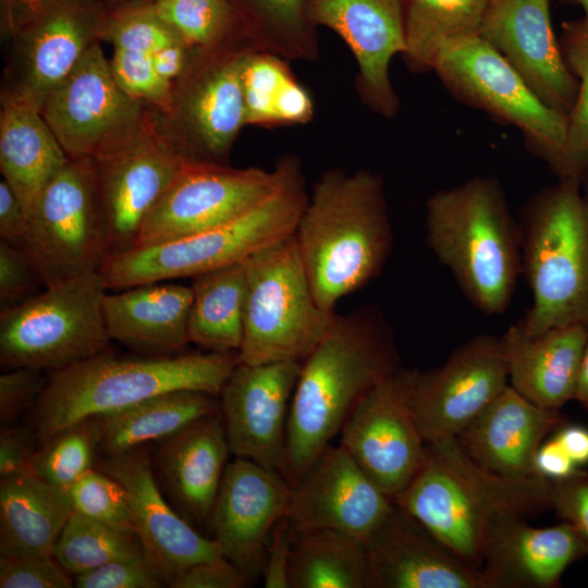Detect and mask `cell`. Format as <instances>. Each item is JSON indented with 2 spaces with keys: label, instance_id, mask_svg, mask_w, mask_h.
<instances>
[{
  "label": "cell",
  "instance_id": "62",
  "mask_svg": "<svg viewBox=\"0 0 588 588\" xmlns=\"http://www.w3.org/2000/svg\"><path fill=\"white\" fill-rule=\"evenodd\" d=\"M564 1H567L569 3H574V4H577V5L581 7V9L585 12L584 17H586L588 20V0H564Z\"/></svg>",
  "mask_w": 588,
  "mask_h": 588
},
{
  "label": "cell",
  "instance_id": "24",
  "mask_svg": "<svg viewBox=\"0 0 588 588\" xmlns=\"http://www.w3.org/2000/svg\"><path fill=\"white\" fill-rule=\"evenodd\" d=\"M306 16L346 42L358 64L365 101L377 113L392 118L400 103L389 66L406 48L404 0H307Z\"/></svg>",
  "mask_w": 588,
  "mask_h": 588
},
{
  "label": "cell",
  "instance_id": "15",
  "mask_svg": "<svg viewBox=\"0 0 588 588\" xmlns=\"http://www.w3.org/2000/svg\"><path fill=\"white\" fill-rule=\"evenodd\" d=\"M416 369L400 367L369 390L340 431V445L389 498L413 480L427 443L414 411Z\"/></svg>",
  "mask_w": 588,
  "mask_h": 588
},
{
  "label": "cell",
  "instance_id": "38",
  "mask_svg": "<svg viewBox=\"0 0 588 588\" xmlns=\"http://www.w3.org/2000/svg\"><path fill=\"white\" fill-rule=\"evenodd\" d=\"M53 556L75 577L113 561L144 556V553L135 536L72 512Z\"/></svg>",
  "mask_w": 588,
  "mask_h": 588
},
{
  "label": "cell",
  "instance_id": "44",
  "mask_svg": "<svg viewBox=\"0 0 588 588\" xmlns=\"http://www.w3.org/2000/svg\"><path fill=\"white\" fill-rule=\"evenodd\" d=\"M292 74L274 54L252 49L242 68L246 124L277 125L275 106Z\"/></svg>",
  "mask_w": 588,
  "mask_h": 588
},
{
  "label": "cell",
  "instance_id": "43",
  "mask_svg": "<svg viewBox=\"0 0 588 588\" xmlns=\"http://www.w3.org/2000/svg\"><path fill=\"white\" fill-rule=\"evenodd\" d=\"M66 492L73 512L136 537L124 489L106 473L91 468Z\"/></svg>",
  "mask_w": 588,
  "mask_h": 588
},
{
  "label": "cell",
  "instance_id": "5",
  "mask_svg": "<svg viewBox=\"0 0 588 588\" xmlns=\"http://www.w3.org/2000/svg\"><path fill=\"white\" fill-rule=\"evenodd\" d=\"M233 353L125 357L108 350L52 371L34 406L37 440L83 419L115 412L176 391L219 395L236 365Z\"/></svg>",
  "mask_w": 588,
  "mask_h": 588
},
{
  "label": "cell",
  "instance_id": "55",
  "mask_svg": "<svg viewBox=\"0 0 588 588\" xmlns=\"http://www.w3.org/2000/svg\"><path fill=\"white\" fill-rule=\"evenodd\" d=\"M534 467L536 475L550 481L564 479L578 469L553 437L540 444L535 455Z\"/></svg>",
  "mask_w": 588,
  "mask_h": 588
},
{
  "label": "cell",
  "instance_id": "41",
  "mask_svg": "<svg viewBox=\"0 0 588 588\" xmlns=\"http://www.w3.org/2000/svg\"><path fill=\"white\" fill-rule=\"evenodd\" d=\"M101 39L110 41L114 49L152 54L183 38L157 14L150 0L109 11Z\"/></svg>",
  "mask_w": 588,
  "mask_h": 588
},
{
  "label": "cell",
  "instance_id": "19",
  "mask_svg": "<svg viewBox=\"0 0 588 588\" xmlns=\"http://www.w3.org/2000/svg\"><path fill=\"white\" fill-rule=\"evenodd\" d=\"M301 363H237L219 393V412L236 457L280 470Z\"/></svg>",
  "mask_w": 588,
  "mask_h": 588
},
{
  "label": "cell",
  "instance_id": "6",
  "mask_svg": "<svg viewBox=\"0 0 588 588\" xmlns=\"http://www.w3.org/2000/svg\"><path fill=\"white\" fill-rule=\"evenodd\" d=\"M579 185L560 179L525 209L522 272L532 305L516 324L527 336L568 324L588 328V229Z\"/></svg>",
  "mask_w": 588,
  "mask_h": 588
},
{
  "label": "cell",
  "instance_id": "8",
  "mask_svg": "<svg viewBox=\"0 0 588 588\" xmlns=\"http://www.w3.org/2000/svg\"><path fill=\"white\" fill-rule=\"evenodd\" d=\"M244 262V334L236 362L302 363L323 338L335 313L317 303L294 234Z\"/></svg>",
  "mask_w": 588,
  "mask_h": 588
},
{
  "label": "cell",
  "instance_id": "3",
  "mask_svg": "<svg viewBox=\"0 0 588 588\" xmlns=\"http://www.w3.org/2000/svg\"><path fill=\"white\" fill-rule=\"evenodd\" d=\"M419 471L392 501L466 563L480 569L490 522L550 509V480L502 476L476 462L456 437L426 442Z\"/></svg>",
  "mask_w": 588,
  "mask_h": 588
},
{
  "label": "cell",
  "instance_id": "27",
  "mask_svg": "<svg viewBox=\"0 0 588 588\" xmlns=\"http://www.w3.org/2000/svg\"><path fill=\"white\" fill-rule=\"evenodd\" d=\"M560 409L539 406L510 384L456 437L480 465L502 476L535 474V455L552 431L564 425Z\"/></svg>",
  "mask_w": 588,
  "mask_h": 588
},
{
  "label": "cell",
  "instance_id": "18",
  "mask_svg": "<svg viewBox=\"0 0 588 588\" xmlns=\"http://www.w3.org/2000/svg\"><path fill=\"white\" fill-rule=\"evenodd\" d=\"M502 339L479 334L436 369L419 372L414 389L416 420L426 442L457 437L506 387Z\"/></svg>",
  "mask_w": 588,
  "mask_h": 588
},
{
  "label": "cell",
  "instance_id": "29",
  "mask_svg": "<svg viewBox=\"0 0 588 588\" xmlns=\"http://www.w3.org/2000/svg\"><path fill=\"white\" fill-rule=\"evenodd\" d=\"M191 285L152 282L107 293L103 316L108 334L139 355L180 354L189 343Z\"/></svg>",
  "mask_w": 588,
  "mask_h": 588
},
{
  "label": "cell",
  "instance_id": "30",
  "mask_svg": "<svg viewBox=\"0 0 588 588\" xmlns=\"http://www.w3.org/2000/svg\"><path fill=\"white\" fill-rule=\"evenodd\" d=\"M501 339L512 388L532 403L550 409H560L574 400L588 342L586 326L555 327L530 338L515 323Z\"/></svg>",
  "mask_w": 588,
  "mask_h": 588
},
{
  "label": "cell",
  "instance_id": "51",
  "mask_svg": "<svg viewBox=\"0 0 588 588\" xmlns=\"http://www.w3.org/2000/svg\"><path fill=\"white\" fill-rule=\"evenodd\" d=\"M255 578L221 556L204 561L183 571L171 584L172 588H245Z\"/></svg>",
  "mask_w": 588,
  "mask_h": 588
},
{
  "label": "cell",
  "instance_id": "16",
  "mask_svg": "<svg viewBox=\"0 0 588 588\" xmlns=\"http://www.w3.org/2000/svg\"><path fill=\"white\" fill-rule=\"evenodd\" d=\"M151 110L118 85L97 41L50 91L40 113L68 157L83 159L135 131Z\"/></svg>",
  "mask_w": 588,
  "mask_h": 588
},
{
  "label": "cell",
  "instance_id": "58",
  "mask_svg": "<svg viewBox=\"0 0 588 588\" xmlns=\"http://www.w3.org/2000/svg\"><path fill=\"white\" fill-rule=\"evenodd\" d=\"M4 26L11 34L35 14L48 0H1Z\"/></svg>",
  "mask_w": 588,
  "mask_h": 588
},
{
  "label": "cell",
  "instance_id": "17",
  "mask_svg": "<svg viewBox=\"0 0 588 588\" xmlns=\"http://www.w3.org/2000/svg\"><path fill=\"white\" fill-rule=\"evenodd\" d=\"M108 12L90 0H48L12 33V83L3 95L40 111L50 91L101 39Z\"/></svg>",
  "mask_w": 588,
  "mask_h": 588
},
{
  "label": "cell",
  "instance_id": "46",
  "mask_svg": "<svg viewBox=\"0 0 588 588\" xmlns=\"http://www.w3.org/2000/svg\"><path fill=\"white\" fill-rule=\"evenodd\" d=\"M40 285L46 287L25 249L0 240L1 310L38 295L41 292Z\"/></svg>",
  "mask_w": 588,
  "mask_h": 588
},
{
  "label": "cell",
  "instance_id": "37",
  "mask_svg": "<svg viewBox=\"0 0 588 588\" xmlns=\"http://www.w3.org/2000/svg\"><path fill=\"white\" fill-rule=\"evenodd\" d=\"M559 42L578 90L566 117L564 151L555 173L560 179L581 181L588 172V20L564 22Z\"/></svg>",
  "mask_w": 588,
  "mask_h": 588
},
{
  "label": "cell",
  "instance_id": "28",
  "mask_svg": "<svg viewBox=\"0 0 588 588\" xmlns=\"http://www.w3.org/2000/svg\"><path fill=\"white\" fill-rule=\"evenodd\" d=\"M156 470L183 516L209 524L231 453L220 412L203 416L158 441Z\"/></svg>",
  "mask_w": 588,
  "mask_h": 588
},
{
  "label": "cell",
  "instance_id": "7",
  "mask_svg": "<svg viewBox=\"0 0 588 588\" xmlns=\"http://www.w3.org/2000/svg\"><path fill=\"white\" fill-rule=\"evenodd\" d=\"M308 197L297 162L282 184L243 216L181 238L110 254L99 273L108 290L194 278L245 260L294 234Z\"/></svg>",
  "mask_w": 588,
  "mask_h": 588
},
{
  "label": "cell",
  "instance_id": "56",
  "mask_svg": "<svg viewBox=\"0 0 588 588\" xmlns=\"http://www.w3.org/2000/svg\"><path fill=\"white\" fill-rule=\"evenodd\" d=\"M195 49L180 39L151 54L155 70L161 78L174 85L187 70Z\"/></svg>",
  "mask_w": 588,
  "mask_h": 588
},
{
  "label": "cell",
  "instance_id": "50",
  "mask_svg": "<svg viewBox=\"0 0 588 588\" xmlns=\"http://www.w3.org/2000/svg\"><path fill=\"white\" fill-rule=\"evenodd\" d=\"M550 509L588 540V473L578 468L564 479L550 481Z\"/></svg>",
  "mask_w": 588,
  "mask_h": 588
},
{
  "label": "cell",
  "instance_id": "53",
  "mask_svg": "<svg viewBox=\"0 0 588 588\" xmlns=\"http://www.w3.org/2000/svg\"><path fill=\"white\" fill-rule=\"evenodd\" d=\"M35 439L28 428H2L0 434V476L33 473Z\"/></svg>",
  "mask_w": 588,
  "mask_h": 588
},
{
  "label": "cell",
  "instance_id": "33",
  "mask_svg": "<svg viewBox=\"0 0 588 588\" xmlns=\"http://www.w3.org/2000/svg\"><path fill=\"white\" fill-rule=\"evenodd\" d=\"M217 396L197 390H176L95 416L101 434L99 453L115 455L161 441L198 418L219 412Z\"/></svg>",
  "mask_w": 588,
  "mask_h": 588
},
{
  "label": "cell",
  "instance_id": "13",
  "mask_svg": "<svg viewBox=\"0 0 588 588\" xmlns=\"http://www.w3.org/2000/svg\"><path fill=\"white\" fill-rule=\"evenodd\" d=\"M292 162L285 159L268 171L186 158L145 218L134 247L188 236L243 216L282 184Z\"/></svg>",
  "mask_w": 588,
  "mask_h": 588
},
{
  "label": "cell",
  "instance_id": "61",
  "mask_svg": "<svg viewBox=\"0 0 588 588\" xmlns=\"http://www.w3.org/2000/svg\"><path fill=\"white\" fill-rule=\"evenodd\" d=\"M581 197H583V208H584L586 225L588 229V181H587L585 193L581 194Z\"/></svg>",
  "mask_w": 588,
  "mask_h": 588
},
{
  "label": "cell",
  "instance_id": "4",
  "mask_svg": "<svg viewBox=\"0 0 588 588\" xmlns=\"http://www.w3.org/2000/svg\"><path fill=\"white\" fill-rule=\"evenodd\" d=\"M426 242L468 301L486 315L505 311L522 273V232L500 183L477 176L426 204Z\"/></svg>",
  "mask_w": 588,
  "mask_h": 588
},
{
  "label": "cell",
  "instance_id": "52",
  "mask_svg": "<svg viewBox=\"0 0 588 588\" xmlns=\"http://www.w3.org/2000/svg\"><path fill=\"white\" fill-rule=\"evenodd\" d=\"M295 530L285 516L274 527L262 572L266 588H289V564Z\"/></svg>",
  "mask_w": 588,
  "mask_h": 588
},
{
  "label": "cell",
  "instance_id": "60",
  "mask_svg": "<svg viewBox=\"0 0 588 588\" xmlns=\"http://www.w3.org/2000/svg\"><path fill=\"white\" fill-rule=\"evenodd\" d=\"M90 1L97 2V3L101 4V5H103L109 11H111L113 9H117V8H120V7H123V5H128V4H133V3L150 1V0H90Z\"/></svg>",
  "mask_w": 588,
  "mask_h": 588
},
{
  "label": "cell",
  "instance_id": "21",
  "mask_svg": "<svg viewBox=\"0 0 588 588\" xmlns=\"http://www.w3.org/2000/svg\"><path fill=\"white\" fill-rule=\"evenodd\" d=\"M393 507L342 445L329 444L291 487L285 516L296 532L334 529L365 541Z\"/></svg>",
  "mask_w": 588,
  "mask_h": 588
},
{
  "label": "cell",
  "instance_id": "26",
  "mask_svg": "<svg viewBox=\"0 0 588 588\" xmlns=\"http://www.w3.org/2000/svg\"><path fill=\"white\" fill-rule=\"evenodd\" d=\"M587 555L588 540L569 523L539 528L504 514L487 528L480 571L487 588H554Z\"/></svg>",
  "mask_w": 588,
  "mask_h": 588
},
{
  "label": "cell",
  "instance_id": "42",
  "mask_svg": "<svg viewBox=\"0 0 588 588\" xmlns=\"http://www.w3.org/2000/svg\"><path fill=\"white\" fill-rule=\"evenodd\" d=\"M258 20L264 42L290 57L309 58L315 51L307 25V0H246Z\"/></svg>",
  "mask_w": 588,
  "mask_h": 588
},
{
  "label": "cell",
  "instance_id": "11",
  "mask_svg": "<svg viewBox=\"0 0 588 588\" xmlns=\"http://www.w3.org/2000/svg\"><path fill=\"white\" fill-rule=\"evenodd\" d=\"M432 70L457 98L517 127L530 149L556 172L566 115L541 101L480 34L443 46Z\"/></svg>",
  "mask_w": 588,
  "mask_h": 588
},
{
  "label": "cell",
  "instance_id": "9",
  "mask_svg": "<svg viewBox=\"0 0 588 588\" xmlns=\"http://www.w3.org/2000/svg\"><path fill=\"white\" fill-rule=\"evenodd\" d=\"M107 285L99 272L46 286L0 313V363L56 371L109 348Z\"/></svg>",
  "mask_w": 588,
  "mask_h": 588
},
{
  "label": "cell",
  "instance_id": "35",
  "mask_svg": "<svg viewBox=\"0 0 588 588\" xmlns=\"http://www.w3.org/2000/svg\"><path fill=\"white\" fill-rule=\"evenodd\" d=\"M365 542L334 529L296 532L289 588H367Z\"/></svg>",
  "mask_w": 588,
  "mask_h": 588
},
{
  "label": "cell",
  "instance_id": "63",
  "mask_svg": "<svg viewBox=\"0 0 588 588\" xmlns=\"http://www.w3.org/2000/svg\"><path fill=\"white\" fill-rule=\"evenodd\" d=\"M491 1H494V0H491Z\"/></svg>",
  "mask_w": 588,
  "mask_h": 588
},
{
  "label": "cell",
  "instance_id": "1",
  "mask_svg": "<svg viewBox=\"0 0 588 588\" xmlns=\"http://www.w3.org/2000/svg\"><path fill=\"white\" fill-rule=\"evenodd\" d=\"M400 367L392 331L379 310L335 314L301 363L292 395L279 470L291 487L340 433L359 400Z\"/></svg>",
  "mask_w": 588,
  "mask_h": 588
},
{
  "label": "cell",
  "instance_id": "2",
  "mask_svg": "<svg viewBox=\"0 0 588 588\" xmlns=\"http://www.w3.org/2000/svg\"><path fill=\"white\" fill-rule=\"evenodd\" d=\"M294 237L317 303L334 311L340 299L380 274L391 252L381 177L367 170L324 172Z\"/></svg>",
  "mask_w": 588,
  "mask_h": 588
},
{
  "label": "cell",
  "instance_id": "47",
  "mask_svg": "<svg viewBox=\"0 0 588 588\" xmlns=\"http://www.w3.org/2000/svg\"><path fill=\"white\" fill-rule=\"evenodd\" d=\"M73 584L54 556H0L1 588H70Z\"/></svg>",
  "mask_w": 588,
  "mask_h": 588
},
{
  "label": "cell",
  "instance_id": "20",
  "mask_svg": "<svg viewBox=\"0 0 588 588\" xmlns=\"http://www.w3.org/2000/svg\"><path fill=\"white\" fill-rule=\"evenodd\" d=\"M97 468L124 489L144 556L170 584L186 568L221 558L215 539L200 535L164 500L146 448L101 455Z\"/></svg>",
  "mask_w": 588,
  "mask_h": 588
},
{
  "label": "cell",
  "instance_id": "10",
  "mask_svg": "<svg viewBox=\"0 0 588 588\" xmlns=\"http://www.w3.org/2000/svg\"><path fill=\"white\" fill-rule=\"evenodd\" d=\"M23 249L46 286L99 272L109 234L90 158L69 159L40 193Z\"/></svg>",
  "mask_w": 588,
  "mask_h": 588
},
{
  "label": "cell",
  "instance_id": "12",
  "mask_svg": "<svg viewBox=\"0 0 588 588\" xmlns=\"http://www.w3.org/2000/svg\"><path fill=\"white\" fill-rule=\"evenodd\" d=\"M252 49L220 45L195 49L185 73L174 84L172 105L160 124L180 154L225 163L246 124L242 68Z\"/></svg>",
  "mask_w": 588,
  "mask_h": 588
},
{
  "label": "cell",
  "instance_id": "22",
  "mask_svg": "<svg viewBox=\"0 0 588 588\" xmlns=\"http://www.w3.org/2000/svg\"><path fill=\"white\" fill-rule=\"evenodd\" d=\"M291 485L279 471L236 457L229 462L209 519L223 558L261 577L271 534L286 515Z\"/></svg>",
  "mask_w": 588,
  "mask_h": 588
},
{
  "label": "cell",
  "instance_id": "49",
  "mask_svg": "<svg viewBox=\"0 0 588 588\" xmlns=\"http://www.w3.org/2000/svg\"><path fill=\"white\" fill-rule=\"evenodd\" d=\"M47 384L41 370L21 367L0 376V420L4 428L25 408L37 403Z\"/></svg>",
  "mask_w": 588,
  "mask_h": 588
},
{
  "label": "cell",
  "instance_id": "23",
  "mask_svg": "<svg viewBox=\"0 0 588 588\" xmlns=\"http://www.w3.org/2000/svg\"><path fill=\"white\" fill-rule=\"evenodd\" d=\"M479 34L541 101L567 117L578 82L554 36L549 0L491 1Z\"/></svg>",
  "mask_w": 588,
  "mask_h": 588
},
{
  "label": "cell",
  "instance_id": "32",
  "mask_svg": "<svg viewBox=\"0 0 588 588\" xmlns=\"http://www.w3.org/2000/svg\"><path fill=\"white\" fill-rule=\"evenodd\" d=\"M0 169L27 216L38 196L66 164L69 157L39 110L2 95Z\"/></svg>",
  "mask_w": 588,
  "mask_h": 588
},
{
  "label": "cell",
  "instance_id": "57",
  "mask_svg": "<svg viewBox=\"0 0 588 588\" xmlns=\"http://www.w3.org/2000/svg\"><path fill=\"white\" fill-rule=\"evenodd\" d=\"M578 468L588 464V428L564 424L553 437Z\"/></svg>",
  "mask_w": 588,
  "mask_h": 588
},
{
  "label": "cell",
  "instance_id": "39",
  "mask_svg": "<svg viewBox=\"0 0 588 588\" xmlns=\"http://www.w3.org/2000/svg\"><path fill=\"white\" fill-rule=\"evenodd\" d=\"M100 426L97 417L73 424L41 442L33 460V474L68 490L93 468L99 452Z\"/></svg>",
  "mask_w": 588,
  "mask_h": 588
},
{
  "label": "cell",
  "instance_id": "36",
  "mask_svg": "<svg viewBox=\"0 0 588 588\" xmlns=\"http://www.w3.org/2000/svg\"><path fill=\"white\" fill-rule=\"evenodd\" d=\"M491 0H404L403 53L415 71L432 70L439 51L449 42L477 35Z\"/></svg>",
  "mask_w": 588,
  "mask_h": 588
},
{
  "label": "cell",
  "instance_id": "48",
  "mask_svg": "<svg viewBox=\"0 0 588 588\" xmlns=\"http://www.w3.org/2000/svg\"><path fill=\"white\" fill-rule=\"evenodd\" d=\"M78 588H158L164 581L145 556L118 560L74 577Z\"/></svg>",
  "mask_w": 588,
  "mask_h": 588
},
{
  "label": "cell",
  "instance_id": "31",
  "mask_svg": "<svg viewBox=\"0 0 588 588\" xmlns=\"http://www.w3.org/2000/svg\"><path fill=\"white\" fill-rule=\"evenodd\" d=\"M73 510L66 490L33 473L0 479V556H53Z\"/></svg>",
  "mask_w": 588,
  "mask_h": 588
},
{
  "label": "cell",
  "instance_id": "45",
  "mask_svg": "<svg viewBox=\"0 0 588 588\" xmlns=\"http://www.w3.org/2000/svg\"><path fill=\"white\" fill-rule=\"evenodd\" d=\"M109 63L115 82L130 97L140 101L159 114L169 111L172 105L174 85L159 76L155 70L151 54L114 49Z\"/></svg>",
  "mask_w": 588,
  "mask_h": 588
},
{
  "label": "cell",
  "instance_id": "14",
  "mask_svg": "<svg viewBox=\"0 0 588 588\" xmlns=\"http://www.w3.org/2000/svg\"><path fill=\"white\" fill-rule=\"evenodd\" d=\"M109 234L110 254L135 246L140 226L184 160L163 131L158 113L91 158ZM109 254V255H110Z\"/></svg>",
  "mask_w": 588,
  "mask_h": 588
},
{
  "label": "cell",
  "instance_id": "40",
  "mask_svg": "<svg viewBox=\"0 0 588 588\" xmlns=\"http://www.w3.org/2000/svg\"><path fill=\"white\" fill-rule=\"evenodd\" d=\"M152 7L194 49L225 42L235 25L230 0H152Z\"/></svg>",
  "mask_w": 588,
  "mask_h": 588
},
{
  "label": "cell",
  "instance_id": "34",
  "mask_svg": "<svg viewBox=\"0 0 588 588\" xmlns=\"http://www.w3.org/2000/svg\"><path fill=\"white\" fill-rule=\"evenodd\" d=\"M191 287L189 343L208 352L237 354L244 334V260L192 278Z\"/></svg>",
  "mask_w": 588,
  "mask_h": 588
},
{
  "label": "cell",
  "instance_id": "25",
  "mask_svg": "<svg viewBox=\"0 0 588 588\" xmlns=\"http://www.w3.org/2000/svg\"><path fill=\"white\" fill-rule=\"evenodd\" d=\"M364 542L367 588H487L480 569L395 503Z\"/></svg>",
  "mask_w": 588,
  "mask_h": 588
},
{
  "label": "cell",
  "instance_id": "59",
  "mask_svg": "<svg viewBox=\"0 0 588 588\" xmlns=\"http://www.w3.org/2000/svg\"><path fill=\"white\" fill-rule=\"evenodd\" d=\"M574 400L588 412V342L578 372Z\"/></svg>",
  "mask_w": 588,
  "mask_h": 588
},
{
  "label": "cell",
  "instance_id": "54",
  "mask_svg": "<svg viewBox=\"0 0 588 588\" xmlns=\"http://www.w3.org/2000/svg\"><path fill=\"white\" fill-rule=\"evenodd\" d=\"M28 228V216L9 184L0 182V237L23 248Z\"/></svg>",
  "mask_w": 588,
  "mask_h": 588
}]
</instances>
